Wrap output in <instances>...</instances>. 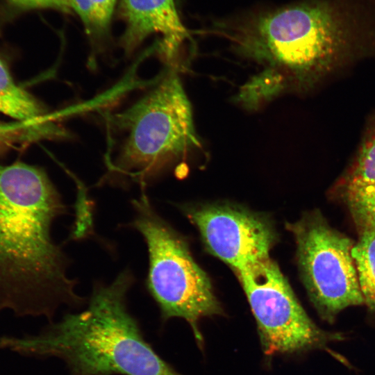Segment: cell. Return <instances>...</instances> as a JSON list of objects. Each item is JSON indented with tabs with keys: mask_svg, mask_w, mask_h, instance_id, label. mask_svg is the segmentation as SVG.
<instances>
[{
	"mask_svg": "<svg viewBox=\"0 0 375 375\" xmlns=\"http://www.w3.org/2000/svg\"><path fill=\"white\" fill-rule=\"evenodd\" d=\"M365 30L364 13L354 0H300L219 22L211 31L262 67L243 85L258 106L314 83L359 51Z\"/></svg>",
	"mask_w": 375,
	"mask_h": 375,
	"instance_id": "1",
	"label": "cell"
},
{
	"mask_svg": "<svg viewBox=\"0 0 375 375\" xmlns=\"http://www.w3.org/2000/svg\"><path fill=\"white\" fill-rule=\"evenodd\" d=\"M67 206L41 168L24 162L0 166V311L44 315L87 299L69 278V259L51 227Z\"/></svg>",
	"mask_w": 375,
	"mask_h": 375,
	"instance_id": "2",
	"label": "cell"
},
{
	"mask_svg": "<svg viewBox=\"0 0 375 375\" xmlns=\"http://www.w3.org/2000/svg\"><path fill=\"white\" fill-rule=\"evenodd\" d=\"M133 283L131 271L124 270L111 283L94 285L85 310L35 335L2 337L0 347L62 359L70 375H182L144 340L129 312L126 296Z\"/></svg>",
	"mask_w": 375,
	"mask_h": 375,
	"instance_id": "3",
	"label": "cell"
},
{
	"mask_svg": "<svg viewBox=\"0 0 375 375\" xmlns=\"http://www.w3.org/2000/svg\"><path fill=\"white\" fill-rule=\"evenodd\" d=\"M177 69L167 64L152 88L108 119L119 138L110 175L144 185L201 147Z\"/></svg>",
	"mask_w": 375,
	"mask_h": 375,
	"instance_id": "4",
	"label": "cell"
},
{
	"mask_svg": "<svg viewBox=\"0 0 375 375\" xmlns=\"http://www.w3.org/2000/svg\"><path fill=\"white\" fill-rule=\"evenodd\" d=\"M132 205L135 216L130 226L143 236L149 253L147 289L162 319H184L201 344L200 319L223 314L210 278L185 240L158 215L145 193Z\"/></svg>",
	"mask_w": 375,
	"mask_h": 375,
	"instance_id": "5",
	"label": "cell"
},
{
	"mask_svg": "<svg viewBox=\"0 0 375 375\" xmlns=\"http://www.w3.org/2000/svg\"><path fill=\"white\" fill-rule=\"evenodd\" d=\"M286 226L296 242L303 283L319 316L332 323L345 308L364 304L352 256L354 243L319 212Z\"/></svg>",
	"mask_w": 375,
	"mask_h": 375,
	"instance_id": "6",
	"label": "cell"
},
{
	"mask_svg": "<svg viewBox=\"0 0 375 375\" xmlns=\"http://www.w3.org/2000/svg\"><path fill=\"white\" fill-rule=\"evenodd\" d=\"M235 274L256 321L265 354L326 349L345 338L342 333L319 328L309 317L270 257Z\"/></svg>",
	"mask_w": 375,
	"mask_h": 375,
	"instance_id": "7",
	"label": "cell"
},
{
	"mask_svg": "<svg viewBox=\"0 0 375 375\" xmlns=\"http://www.w3.org/2000/svg\"><path fill=\"white\" fill-rule=\"evenodd\" d=\"M187 213L208 251L235 273L270 257L276 235L264 216L219 203L190 208Z\"/></svg>",
	"mask_w": 375,
	"mask_h": 375,
	"instance_id": "8",
	"label": "cell"
},
{
	"mask_svg": "<svg viewBox=\"0 0 375 375\" xmlns=\"http://www.w3.org/2000/svg\"><path fill=\"white\" fill-rule=\"evenodd\" d=\"M119 14L125 22L119 44L131 56L151 34L162 37L160 51L166 64L176 58L190 35L178 15L174 0H122Z\"/></svg>",
	"mask_w": 375,
	"mask_h": 375,
	"instance_id": "9",
	"label": "cell"
},
{
	"mask_svg": "<svg viewBox=\"0 0 375 375\" xmlns=\"http://www.w3.org/2000/svg\"><path fill=\"white\" fill-rule=\"evenodd\" d=\"M344 197L358 228L375 224V127L367 131L347 174Z\"/></svg>",
	"mask_w": 375,
	"mask_h": 375,
	"instance_id": "10",
	"label": "cell"
},
{
	"mask_svg": "<svg viewBox=\"0 0 375 375\" xmlns=\"http://www.w3.org/2000/svg\"><path fill=\"white\" fill-rule=\"evenodd\" d=\"M0 112L19 120L48 129L62 139L70 135L30 93L17 85L0 58Z\"/></svg>",
	"mask_w": 375,
	"mask_h": 375,
	"instance_id": "11",
	"label": "cell"
},
{
	"mask_svg": "<svg viewBox=\"0 0 375 375\" xmlns=\"http://www.w3.org/2000/svg\"><path fill=\"white\" fill-rule=\"evenodd\" d=\"M352 256L364 304L375 316V224L359 228Z\"/></svg>",
	"mask_w": 375,
	"mask_h": 375,
	"instance_id": "12",
	"label": "cell"
},
{
	"mask_svg": "<svg viewBox=\"0 0 375 375\" xmlns=\"http://www.w3.org/2000/svg\"><path fill=\"white\" fill-rule=\"evenodd\" d=\"M116 0H70L71 10L81 18L92 39L103 38L108 32Z\"/></svg>",
	"mask_w": 375,
	"mask_h": 375,
	"instance_id": "13",
	"label": "cell"
},
{
	"mask_svg": "<svg viewBox=\"0 0 375 375\" xmlns=\"http://www.w3.org/2000/svg\"><path fill=\"white\" fill-rule=\"evenodd\" d=\"M43 130L41 127L28 122L0 123V144L15 141H33L42 139Z\"/></svg>",
	"mask_w": 375,
	"mask_h": 375,
	"instance_id": "14",
	"label": "cell"
},
{
	"mask_svg": "<svg viewBox=\"0 0 375 375\" xmlns=\"http://www.w3.org/2000/svg\"><path fill=\"white\" fill-rule=\"evenodd\" d=\"M14 6L31 9L39 8H55L63 12H69L70 9V0H9Z\"/></svg>",
	"mask_w": 375,
	"mask_h": 375,
	"instance_id": "15",
	"label": "cell"
}]
</instances>
